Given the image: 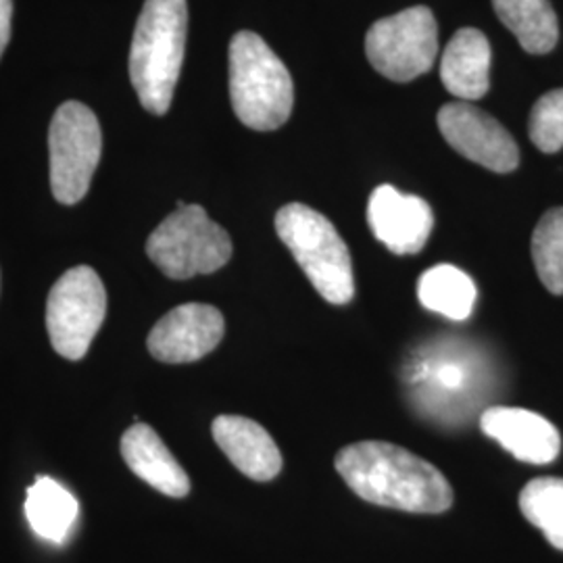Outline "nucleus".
<instances>
[{
    "label": "nucleus",
    "instance_id": "obj_18",
    "mask_svg": "<svg viewBox=\"0 0 563 563\" xmlns=\"http://www.w3.org/2000/svg\"><path fill=\"white\" fill-rule=\"evenodd\" d=\"M476 297L474 280L449 263L426 269L418 280V299L423 307L453 322H463L472 316Z\"/></svg>",
    "mask_w": 563,
    "mask_h": 563
},
{
    "label": "nucleus",
    "instance_id": "obj_14",
    "mask_svg": "<svg viewBox=\"0 0 563 563\" xmlns=\"http://www.w3.org/2000/svg\"><path fill=\"white\" fill-rule=\"evenodd\" d=\"M121 457L141 481L163 495L181 499L190 493L188 474L151 426L136 422L123 432Z\"/></svg>",
    "mask_w": 563,
    "mask_h": 563
},
{
    "label": "nucleus",
    "instance_id": "obj_13",
    "mask_svg": "<svg viewBox=\"0 0 563 563\" xmlns=\"http://www.w3.org/2000/svg\"><path fill=\"white\" fill-rule=\"evenodd\" d=\"M211 432L225 457L251 481L269 483L280 474V449L262 423L242 416H220Z\"/></svg>",
    "mask_w": 563,
    "mask_h": 563
},
{
    "label": "nucleus",
    "instance_id": "obj_9",
    "mask_svg": "<svg viewBox=\"0 0 563 563\" xmlns=\"http://www.w3.org/2000/svg\"><path fill=\"white\" fill-rule=\"evenodd\" d=\"M444 141L470 162L495 174H509L520 165V148L499 121L470 102H449L439 111Z\"/></svg>",
    "mask_w": 563,
    "mask_h": 563
},
{
    "label": "nucleus",
    "instance_id": "obj_21",
    "mask_svg": "<svg viewBox=\"0 0 563 563\" xmlns=\"http://www.w3.org/2000/svg\"><path fill=\"white\" fill-rule=\"evenodd\" d=\"M530 141L547 155L563 148V88L543 95L530 113Z\"/></svg>",
    "mask_w": 563,
    "mask_h": 563
},
{
    "label": "nucleus",
    "instance_id": "obj_20",
    "mask_svg": "<svg viewBox=\"0 0 563 563\" xmlns=\"http://www.w3.org/2000/svg\"><path fill=\"white\" fill-rule=\"evenodd\" d=\"M532 262L544 288L563 295V207L547 211L532 234Z\"/></svg>",
    "mask_w": 563,
    "mask_h": 563
},
{
    "label": "nucleus",
    "instance_id": "obj_3",
    "mask_svg": "<svg viewBox=\"0 0 563 563\" xmlns=\"http://www.w3.org/2000/svg\"><path fill=\"white\" fill-rule=\"evenodd\" d=\"M230 99L236 118L260 132L278 130L292 113L290 71L255 32H239L230 42Z\"/></svg>",
    "mask_w": 563,
    "mask_h": 563
},
{
    "label": "nucleus",
    "instance_id": "obj_10",
    "mask_svg": "<svg viewBox=\"0 0 563 563\" xmlns=\"http://www.w3.org/2000/svg\"><path fill=\"white\" fill-rule=\"evenodd\" d=\"M222 311L205 302H186L165 313L148 334V351L163 363H192L207 357L223 339Z\"/></svg>",
    "mask_w": 563,
    "mask_h": 563
},
{
    "label": "nucleus",
    "instance_id": "obj_19",
    "mask_svg": "<svg viewBox=\"0 0 563 563\" xmlns=\"http://www.w3.org/2000/svg\"><path fill=\"white\" fill-rule=\"evenodd\" d=\"M523 518L563 551V478H534L520 493Z\"/></svg>",
    "mask_w": 563,
    "mask_h": 563
},
{
    "label": "nucleus",
    "instance_id": "obj_8",
    "mask_svg": "<svg viewBox=\"0 0 563 563\" xmlns=\"http://www.w3.org/2000/svg\"><path fill=\"white\" fill-rule=\"evenodd\" d=\"M365 55L393 81H411L432 69L439 55V27L428 7H411L376 21L365 36Z\"/></svg>",
    "mask_w": 563,
    "mask_h": 563
},
{
    "label": "nucleus",
    "instance_id": "obj_16",
    "mask_svg": "<svg viewBox=\"0 0 563 563\" xmlns=\"http://www.w3.org/2000/svg\"><path fill=\"white\" fill-rule=\"evenodd\" d=\"M78 499L55 478L41 476L27 488L25 518L30 528L51 543L60 544L78 520Z\"/></svg>",
    "mask_w": 563,
    "mask_h": 563
},
{
    "label": "nucleus",
    "instance_id": "obj_22",
    "mask_svg": "<svg viewBox=\"0 0 563 563\" xmlns=\"http://www.w3.org/2000/svg\"><path fill=\"white\" fill-rule=\"evenodd\" d=\"M11 20H13V0H0V57L11 41Z\"/></svg>",
    "mask_w": 563,
    "mask_h": 563
},
{
    "label": "nucleus",
    "instance_id": "obj_2",
    "mask_svg": "<svg viewBox=\"0 0 563 563\" xmlns=\"http://www.w3.org/2000/svg\"><path fill=\"white\" fill-rule=\"evenodd\" d=\"M188 30L186 0H146L130 48V80L142 107L165 115L180 78Z\"/></svg>",
    "mask_w": 563,
    "mask_h": 563
},
{
    "label": "nucleus",
    "instance_id": "obj_7",
    "mask_svg": "<svg viewBox=\"0 0 563 563\" xmlns=\"http://www.w3.org/2000/svg\"><path fill=\"white\" fill-rule=\"evenodd\" d=\"M107 316V290L99 274L78 265L67 269L48 292L46 330L60 357L84 360Z\"/></svg>",
    "mask_w": 563,
    "mask_h": 563
},
{
    "label": "nucleus",
    "instance_id": "obj_4",
    "mask_svg": "<svg viewBox=\"0 0 563 563\" xmlns=\"http://www.w3.org/2000/svg\"><path fill=\"white\" fill-rule=\"evenodd\" d=\"M276 232L320 297L332 305L351 302L355 297L353 260L325 216L302 202H288L276 213Z\"/></svg>",
    "mask_w": 563,
    "mask_h": 563
},
{
    "label": "nucleus",
    "instance_id": "obj_11",
    "mask_svg": "<svg viewBox=\"0 0 563 563\" xmlns=\"http://www.w3.org/2000/svg\"><path fill=\"white\" fill-rule=\"evenodd\" d=\"M367 223L390 253L416 255L432 234L434 213L420 197L405 195L395 186L383 184L367 202Z\"/></svg>",
    "mask_w": 563,
    "mask_h": 563
},
{
    "label": "nucleus",
    "instance_id": "obj_6",
    "mask_svg": "<svg viewBox=\"0 0 563 563\" xmlns=\"http://www.w3.org/2000/svg\"><path fill=\"white\" fill-rule=\"evenodd\" d=\"M51 188L63 205L80 202L90 188L102 153L97 115L78 101L63 102L48 130Z\"/></svg>",
    "mask_w": 563,
    "mask_h": 563
},
{
    "label": "nucleus",
    "instance_id": "obj_17",
    "mask_svg": "<svg viewBox=\"0 0 563 563\" xmlns=\"http://www.w3.org/2000/svg\"><path fill=\"white\" fill-rule=\"evenodd\" d=\"M495 13L530 55H547L560 41V23L549 0H493Z\"/></svg>",
    "mask_w": 563,
    "mask_h": 563
},
{
    "label": "nucleus",
    "instance_id": "obj_12",
    "mask_svg": "<svg viewBox=\"0 0 563 563\" xmlns=\"http://www.w3.org/2000/svg\"><path fill=\"white\" fill-rule=\"evenodd\" d=\"M481 428L520 462L547 465L558 460L562 449L558 428L522 407H488L481 416Z\"/></svg>",
    "mask_w": 563,
    "mask_h": 563
},
{
    "label": "nucleus",
    "instance_id": "obj_5",
    "mask_svg": "<svg viewBox=\"0 0 563 563\" xmlns=\"http://www.w3.org/2000/svg\"><path fill=\"white\" fill-rule=\"evenodd\" d=\"M146 255L167 278L190 280L222 269L232 257V239L201 205L178 202L148 236Z\"/></svg>",
    "mask_w": 563,
    "mask_h": 563
},
{
    "label": "nucleus",
    "instance_id": "obj_15",
    "mask_svg": "<svg viewBox=\"0 0 563 563\" xmlns=\"http://www.w3.org/2000/svg\"><path fill=\"white\" fill-rule=\"evenodd\" d=\"M444 88L463 102L478 101L490 88V42L476 27H462L441 59Z\"/></svg>",
    "mask_w": 563,
    "mask_h": 563
},
{
    "label": "nucleus",
    "instance_id": "obj_1",
    "mask_svg": "<svg viewBox=\"0 0 563 563\" xmlns=\"http://www.w3.org/2000/svg\"><path fill=\"white\" fill-rule=\"evenodd\" d=\"M334 465L342 481L367 504L409 514H443L453 505V488L443 472L397 444H349L336 453Z\"/></svg>",
    "mask_w": 563,
    "mask_h": 563
}]
</instances>
